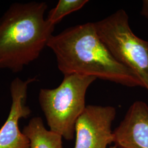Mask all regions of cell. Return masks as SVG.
<instances>
[{
    "mask_svg": "<svg viewBox=\"0 0 148 148\" xmlns=\"http://www.w3.org/2000/svg\"><path fill=\"white\" fill-rule=\"evenodd\" d=\"M64 75L79 74L117 84L145 88L131 70L118 62L99 36L95 23L66 29L53 35L47 44Z\"/></svg>",
    "mask_w": 148,
    "mask_h": 148,
    "instance_id": "obj_1",
    "label": "cell"
},
{
    "mask_svg": "<svg viewBox=\"0 0 148 148\" xmlns=\"http://www.w3.org/2000/svg\"><path fill=\"white\" fill-rule=\"evenodd\" d=\"M45 2L15 3L0 18V69L18 73L38 58L55 25L44 16Z\"/></svg>",
    "mask_w": 148,
    "mask_h": 148,
    "instance_id": "obj_2",
    "label": "cell"
},
{
    "mask_svg": "<svg viewBox=\"0 0 148 148\" xmlns=\"http://www.w3.org/2000/svg\"><path fill=\"white\" fill-rule=\"evenodd\" d=\"M96 79L87 75H67L57 88L40 90L38 101L49 130L66 140L74 139L76 123L86 106L87 90Z\"/></svg>",
    "mask_w": 148,
    "mask_h": 148,
    "instance_id": "obj_3",
    "label": "cell"
},
{
    "mask_svg": "<svg viewBox=\"0 0 148 148\" xmlns=\"http://www.w3.org/2000/svg\"><path fill=\"white\" fill-rule=\"evenodd\" d=\"M95 24L114 58L136 74L148 91V41L133 33L126 12L119 10Z\"/></svg>",
    "mask_w": 148,
    "mask_h": 148,
    "instance_id": "obj_4",
    "label": "cell"
},
{
    "mask_svg": "<svg viewBox=\"0 0 148 148\" xmlns=\"http://www.w3.org/2000/svg\"><path fill=\"white\" fill-rule=\"evenodd\" d=\"M116 115L114 106H86L75 125L74 148H107L114 142L111 127Z\"/></svg>",
    "mask_w": 148,
    "mask_h": 148,
    "instance_id": "obj_5",
    "label": "cell"
},
{
    "mask_svg": "<svg viewBox=\"0 0 148 148\" xmlns=\"http://www.w3.org/2000/svg\"><path fill=\"white\" fill-rule=\"evenodd\" d=\"M36 80V77L26 80L16 77L12 81V104L8 117L0 129V148H30L29 140L21 131L19 122L32 113L30 108L27 106V90L29 85Z\"/></svg>",
    "mask_w": 148,
    "mask_h": 148,
    "instance_id": "obj_6",
    "label": "cell"
},
{
    "mask_svg": "<svg viewBox=\"0 0 148 148\" xmlns=\"http://www.w3.org/2000/svg\"><path fill=\"white\" fill-rule=\"evenodd\" d=\"M114 142L123 148H148V106L134 102L113 131Z\"/></svg>",
    "mask_w": 148,
    "mask_h": 148,
    "instance_id": "obj_7",
    "label": "cell"
},
{
    "mask_svg": "<svg viewBox=\"0 0 148 148\" xmlns=\"http://www.w3.org/2000/svg\"><path fill=\"white\" fill-rule=\"evenodd\" d=\"M23 133L29 140L30 148H63V137L47 130L40 117L32 118Z\"/></svg>",
    "mask_w": 148,
    "mask_h": 148,
    "instance_id": "obj_8",
    "label": "cell"
},
{
    "mask_svg": "<svg viewBox=\"0 0 148 148\" xmlns=\"http://www.w3.org/2000/svg\"><path fill=\"white\" fill-rule=\"evenodd\" d=\"M88 0H59L56 6L49 11L48 21L56 25L65 16L82 8Z\"/></svg>",
    "mask_w": 148,
    "mask_h": 148,
    "instance_id": "obj_9",
    "label": "cell"
},
{
    "mask_svg": "<svg viewBox=\"0 0 148 148\" xmlns=\"http://www.w3.org/2000/svg\"><path fill=\"white\" fill-rule=\"evenodd\" d=\"M140 13L142 16L148 19V0H144Z\"/></svg>",
    "mask_w": 148,
    "mask_h": 148,
    "instance_id": "obj_10",
    "label": "cell"
},
{
    "mask_svg": "<svg viewBox=\"0 0 148 148\" xmlns=\"http://www.w3.org/2000/svg\"><path fill=\"white\" fill-rule=\"evenodd\" d=\"M121 148V147H118V146H116V145H115V146H112V147H110V148Z\"/></svg>",
    "mask_w": 148,
    "mask_h": 148,
    "instance_id": "obj_11",
    "label": "cell"
}]
</instances>
